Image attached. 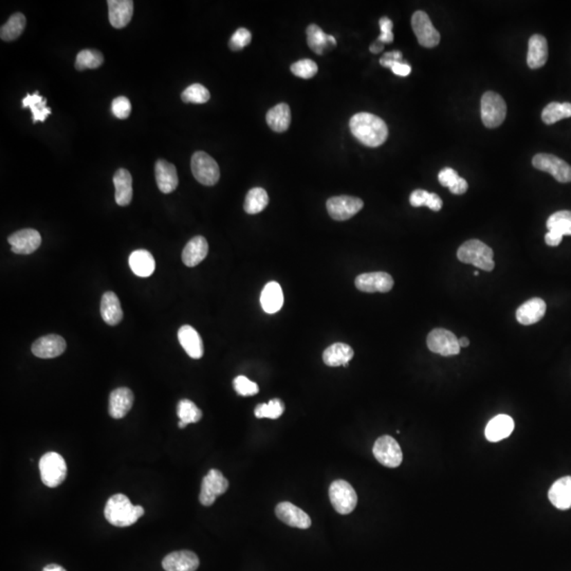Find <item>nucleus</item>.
<instances>
[{
	"mask_svg": "<svg viewBox=\"0 0 571 571\" xmlns=\"http://www.w3.org/2000/svg\"><path fill=\"white\" fill-rule=\"evenodd\" d=\"M275 514L278 520L294 528L308 529L311 526V518L302 509L289 502H282L276 506Z\"/></svg>",
	"mask_w": 571,
	"mask_h": 571,
	"instance_id": "nucleus-17",
	"label": "nucleus"
},
{
	"mask_svg": "<svg viewBox=\"0 0 571 571\" xmlns=\"http://www.w3.org/2000/svg\"><path fill=\"white\" fill-rule=\"evenodd\" d=\"M384 46L383 43H381L379 39H377L372 46H370V50L372 52V53H379V52L382 51L383 50Z\"/></svg>",
	"mask_w": 571,
	"mask_h": 571,
	"instance_id": "nucleus-56",
	"label": "nucleus"
},
{
	"mask_svg": "<svg viewBox=\"0 0 571 571\" xmlns=\"http://www.w3.org/2000/svg\"><path fill=\"white\" fill-rule=\"evenodd\" d=\"M178 340L182 348L185 350L186 354L190 358L195 359V360L202 358L204 352L203 342L195 328L190 325L180 327L178 332Z\"/></svg>",
	"mask_w": 571,
	"mask_h": 571,
	"instance_id": "nucleus-23",
	"label": "nucleus"
},
{
	"mask_svg": "<svg viewBox=\"0 0 571 571\" xmlns=\"http://www.w3.org/2000/svg\"><path fill=\"white\" fill-rule=\"evenodd\" d=\"M428 192L424 190H416L410 194V202L414 208H420V206H428V198H430Z\"/></svg>",
	"mask_w": 571,
	"mask_h": 571,
	"instance_id": "nucleus-50",
	"label": "nucleus"
},
{
	"mask_svg": "<svg viewBox=\"0 0 571 571\" xmlns=\"http://www.w3.org/2000/svg\"><path fill=\"white\" fill-rule=\"evenodd\" d=\"M186 426H188V424H185V422H181V420H180V422H178V426H179V428H185Z\"/></svg>",
	"mask_w": 571,
	"mask_h": 571,
	"instance_id": "nucleus-59",
	"label": "nucleus"
},
{
	"mask_svg": "<svg viewBox=\"0 0 571 571\" xmlns=\"http://www.w3.org/2000/svg\"><path fill=\"white\" fill-rule=\"evenodd\" d=\"M260 305L264 311L269 314H276L282 309L284 294L278 282H270L264 286L260 294Z\"/></svg>",
	"mask_w": 571,
	"mask_h": 571,
	"instance_id": "nucleus-29",
	"label": "nucleus"
},
{
	"mask_svg": "<svg viewBox=\"0 0 571 571\" xmlns=\"http://www.w3.org/2000/svg\"><path fill=\"white\" fill-rule=\"evenodd\" d=\"M402 53L400 51H390L384 54L380 60L381 66L386 68H392L397 62H401Z\"/></svg>",
	"mask_w": 571,
	"mask_h": 571,
	"instance_id": "nucleus-51",
	"label": "nucleus"
},
{
	"mask_svg": "<svg viewBox=\"0 0 571 571\" xmlns=\"http://www.w3.org/2000/svg\"><path fill=\"white\" fill-rule=\"evenodd\" d=\"M112 114L118 119L125 120L129 117L132 112V103L126 97H118L112 101Z\"/></svg>",
	"mask_w": 571,
	"mask_h": 571,
	"instance_id": "nucleus-47",
	"label": "nucleus"
},
{
	"mask_svg": "<svg viewBox=\"0 0 571 571\" xmlns=\"http://www.w3.org/2000/svg\"><path fill=\"white\" fill-rule=\"evenodd\" d=\"M428 206V208H430L432 211H440V210H442V198H440L439 196L437 195V194L430 193V198H428V206Z\"/></svg>",
	"mask_w": 571,
	"mask_h": 571,
	"instance_id": "nucleus-55",
	"label": "nucleus"
},
{
	"mask_svg": "<svg viewBox=\"0 0 571 571\" xmlns=\"http://www.w3.org/2000/svg\"><path fill=\"white\" fill-rule=\"evenodd\" d=\"M101 316L109 326H116L123 318V310L119 298L114 292H105L102 296Z\"/></svg>",
	"mask_w": 571,
	"mask_h": 571,
	"instance_id": "nucleus-28",
	"label": "nucleus"
},
{
	"mask_svg": "<svg viewBox=\"0 0 571 571\" xmlns=\"http://www.w3.org/2000/svg\"><path fill=\"white\" fill-rule=\"evenodd\" d=\"M269 203V196L262 188H254L246 194L244 208L246 213L255 215L264 211Z\"/></svg>",
	"mask_w": 571,
	"mask_h": 571,
	"instance_id": "nucleus-36",
	"label": "nucleus"
},
{
	"mask_svg": "<svg viewBox=\"0 0 571 571\" xmlns=\"http://www.w3.org/2000/svg\"><path fill=\"white\" fill-rule=\"evenodd\" d=\"M564 236L562 234L558 233L556 231H548V233L545 236V242L548 246H556L562 242Z\"/></svg>",
	"mask_w": 571,
	"mask_h": 571,
	"instance_id": "nucleus-54",
	"label": "nucleus"
},
{
	"mask_svg": "<svg viewBox=\"0 0 571 571\" xmlns=\"http://www.w3.org/2000/svg\"><path fill=\"white\" fill-rule=\"evenodd\" d=\"M567 118H571V103L552 102L548 104L542 112V120L547 125L556 123Z\"/></svg>",
	"mask_w": 571,
	"mask_h": 571,
	"instance_id": "nucleus-38",
	"label": "nucleus"
},
{
	"mask_svg": "<svg viewBox=\"0 0 571 571\" xmlns=\"http://www.w3.org/2000/svg\"><path fill=\"white\" fill-rule=\"evenodd\" d=\"M208 244L203 236L192 238L182 251V262L185 266L193 268L199 264L208 256Z\"/></svg>",
	"mask_w": 571,
	"mask_h": 571,
	"instance_id": "nucleus-26",
	"label": "nucleus"
},
{
	"mask_svg": "<svg viewBox=\"0 0 571 571\" xmlns=\"http://www.w3.org/2000/svg\"><path fill=\"white\" fill-rule=\"evenodd\" d=\"M480 112L484 126L488 128L498 127L506 119L507 105L500 94L488 91L482 96Z\"/></svg>",
	"mask_w": 571,
	"mask_h": 571,
	"instance_id": "nucleus-5",
	"label": "nucleus"
},
{
	"mask_svg": "<svg viewBox=\"0 0 571 571\" xmlns=\"http://www.w3.org/2000/svg\"><path fill=\"white\" fill-rule=\"evenodd\" d=\"M8 242L11 244L13 253L28 255L41 246L42 236L34 228H24L10 235Z\"/></svg>",
	"mask_w": 571,
	"mask_h": 571,
	"instance_id": "nucleus-14",
	"label": "nucleus"
},
{
	"mask_svg": "<svg viewBox=\"0 0 571 571\" xmlns=\"http://www.w3.org/2000/svg\"><path fill=\"white\" fill-rule=\"evenodd\" d=\"M211 94L201 84H193L188 86L181 94L184 103L204 104L210 101Z\"/></svg>",
	"mask_w": 571,
	"mask_h": 571,
	"instance_id": "nucleus-43",
	"label": "nucleus"
},
{
	"mask_svg": "<svg viewBox=\"0 0 571 571\" xmlns=\"http://www.w3.org/2000/svg\"><path fill=\"white\" fill-rule=\"evenodd\" d=\"M426 343H428V347L430 352L440 354V356H456L460 352V343H458L457 336L453 332L444 329V328L432 330L428 334Z\"/></svg>",
	"mask_w": 571,
	"mask_h": 571,
	"instance_id": "nucleus-11",
	"label": "nucleus"
},
{
	"mask_svg": "<svg viewBox=\"0 0 571 571\" xmlns=\"http://www.w3.org/2000/svg\"><path fill=\"white\" fill-rule=\"evenodd\" d=\"M199 564L197 554L190 550L175 551L162 561V567L165 571H196Z\"/></svg>",
	"mask_w": 571,
	"mask_h": 571,
	"instance_id": "nucleus-18",
	"label": "nucleus"
},
{
	"mask_svg": "<svg viewBox=\"0 0 571 571\" xmlns=\"http://www.w3.org/2000/svg\"><path fill=\"white\" fill-rule=\"evenodd\" d=\"M177 415L181 422L188 424H196L202 418L201 410L188 399L180 400L177 406Z\"/></svg>",
	"mask_w": 571,
	"mask_h": 571,
	"instance_id": "nucleus-41",
	"label": "nucleus"
},
{
	"mask_svg": "<svg viewBox=\"0 0 571 571\" xmlns=\"http://www.w3.org/2000/svg\"><path fill=\"white\" fill-rule=\"evenodd\" d=\"M458 343H460V348L468 347V346L470 345V340H469L468 338H466V336H464V338H460V340H458Z\"/></svg>",
	"mask_w": 571,
	"mask_h": 571,
	"instance_id": "nucleus-58",
	"label": "nucleus"
},
{
	"mask_svg": "<svg viewBox=\"0 0 571 571\" xmlns=\"http://www.w3.org/2000/svg\"><path fill=\"white\" fill-rule=\"evenodd\" d=\"M549 500L556 508L567 510L571 508V476L556 480L548 492Z\"/></svg>",
	"mask_w": 571,
	"mask_h": 571,
	"instance_id": "nucleus-27",
	"label": "nucleus"
},
{
	"mask_svg": "<svg viewBox=\"0 0 571 571\" xmlns=\"http://www.w3.org/2000/svg\"><path fill=\"white\" fill-rule=\"evenodd\" d=\"M134 394L127 388H119L112 390L109 396L108 412L114 419H122L132 410Z\"/></svg>",
	"mask_w": 571,
	"mask_h": 571,
	"instance_id": "nucleus-21",
	"label": "nucleus"
},
{
	"mask_svg": "<svg viewBox=\"0 0 571 571\" xmlns=\"http://www.w3.org/2000/svg\"><path fill=\"white\" fill-rule=\"evenodd\" d=\"M474 274H475V275L478 276V274H480V272H478V271H475V273H474Z\"/></svg>",
	"mask_w": 571,
	"mask_h": 571,
	"instance_id": "nucleus-60",
	"label": "nucleus"
},
{
	"mask_svg": "<svg viewBox=\"0 0 571 571\" xmlns=\"http://www.w3.org/2000/svg\"><path fill=\"white\" fill-rule=\"evenodd\" d=\"M458 179H460V175L457 174L456 170L451 167L444 168L438 174V180H439L440 184L442 186H446V188H452Z\"/></svg>",
	"mask_w": 571,
	"mask_h": 571,
	"instance_id": "nucleus-49",
	"label": "nucleus"
},
{
	"mask_svg": "<svg viewBox=\"0 0 571 571\" xmlns=\"http://www.w3.org/2000/svg\"><path fill=\"white\" fill-rule=\"evenodd\" d=\"M376 460L388 468H397L404 460L401 448L390 436H382L376 440L372 448Z\"/></svg>",
	"mask_w": 571,
	"mask_h": 571,
	"instance_id": "nucleus-8",
	"label": "nucleus"
},
{
	"mask_svg": "<svg viewBox=\"0 0 571 571\" xmlns=\"http://www.w3.org/2000/svg\"><path fill=\"white\" fill-rule=\"evenodd\" d=\"M114 184L116 202L121 206H128L132 200V174L125 168H120L114 175Z\"/></svg>",
	"mask_w": 571,
	"mask_h": 571,
	"instance_id": "nucleus-31",
	"label": "nucleus"
},
{
	"mask_svg": "<svg viewBox=\"0 0 571 571\" xmlns=\"http://www.w3.org/2000/svg\"><path fill=\"white\" fill-rule=\"evenodd\" d=\"M354 350L345 343H334L323 354V361L326 365L332 368H347L350 360L354 358Z\"/></svg>",
	"mask_w": 571,
	"mask_h": 571,
	"instance_id": "nucleus-30",
	"label": "nucleus"
},
{
	"mask_svg": "<svg viewBox=\"0 0 571 571\" xmlns=\"http://www.w3.org/2000/svg\"><path fill=\"white\" fill-rule=\"evenodd\" d=\"M39 472L44 484L49 488H56L66 480L67 464L59 453H46L39 460Z\"/></svg>",
	"mask_w": 571,
	"mask_h": 571,
	"instance_id": "nucleus-4",
	"label": "nucleus"
},
{
	"mask_svg": "<svg viewBox=\"0 0 571 571\" xmlns=\"http://www.w3.org/2000/svg\"><path fill=\"white\" fill-rule=\"evenodd\" d=\"M155 176L158 188L162 193L170 194L177 188L179 183L177 170L175 165L166 160L160 159L156 162Z\"/></svg>",
	"mask_w": 571,
	"mask_h": 571,
	"instance_id": "nucleus-20",
	"label": "nucleus"
},
{
	"mask_svg": "<svg viewBox=\"0 0 571 571\" xmlns=\"http://www.w3.org/2000/svg\"><path fill=\"white\" fill-rule=\"evenodd\" d=\"M546 309V302L542 298H531L516 310V320L522 325H533L544 318Z\"/></svg>",
	"mask_w": 571,
	"mask_h": 571,
	"instance_id": "nucleus-22",
	"label": "nucleus"
},
{
	"mask_svg": "<svg viewBox=\"0 0 571 571\" xmlns=\"http://www.w3.org/2000/svg\"><path fill=\"white\" fill-rule=\"evenodd\" d=\"M514 430V422L508 415H498L491 419L487 424L486 438L490 442H502L512 434Z\"/></svg>",
	"mask_w": 571,
	"mask_h": 571,
	"instance_id": "nucleus-24",
	"label": "nucleus"
},
{
	"mask_svg": "<svg viewBox=\"0 0 571 571\" xmlns=\"http://www.w3.org/2000/svg\"><path fill=\"white\" fill-rule=\"evenodd\" d=\"M532 164L536 170L546 172L554 176L561 183L571 182V166L564 160L550 154H538L534 156Z\"/></svg>",
	"mask_w": 571,
	"mask_h": 571,
	"instance_id": "nucleus-9",
	"label": "nucleus"
},
{
	"mask_svg": "<svg viewBox=\"0 0 571 571\" xmlns=\"http://www.w3.org/2000/svg\"><path fill=\"white\" fill-rule=\"evenodd\" d=\"M457 257L464 264H473L484 271L494 269L492 249L480 240H468L462 244L457 252Z\"/></svg>",
	"mask_w": 571,
	"mask_h": 571,
	"instance_id": "nucleus-3",
	"label": "nucleus"
},
{
	"mask_svg": "<svg viewBox=\"0 0 571 571\" xmlns=\"http://www.w3.org/2000/svg\"><path fill=\"white\" fill-rule=\"evenodd\" d=\"M190 167L195 179L203 185H215L219 181V166L206 152H195L190 161Z\"/></svg>",
	"mask_w": 571,
	"mask_h": 571,
	"instance_id": "nucleus-7",
	"label": "nucleus"
},
{
	"mask_svg": "<svg viewBox=\"0 0 571 571\" xmlns=\"http://www.w3.org/2000/svg\"><path fill=\"white\" fill-rule=\"evenodd\" d=\"M412 27L418 43L422 47L434 48L440 43L439 32L433 26L426 12H415L412 17Z\"/></svg>",
	"mask_w": 571,
	"mask_h": 571,
	"instance_id": "nucleus-13",
	"label": "nucleus"
},
{
	"mask_svg": "<svg viewBox=\"0 0 571 571\" xmlns=\"http://www.w3.org/2000/svg\"><path fill=\"white\" fill-rule=\"evenodd\" d=\"M290 69L294 75L298 76L300 79L309 80L318 73V68L316 62L305 59L292 64Z\"/></svg>",
	"mask_w": 571,
	"mask_h": 571,
	"instance_id": "nucleus-44",
	"label": "nucleus"
},
{
	"mask_svg": "<svg viewBox=\"0 0 571 571\" xmlns=\"http://www.w3.org/2000/svg\"><path fill=\"white\" fill-rule=\"evenodd\" d=\"M108 17L116 29L126 27L134 14V1L130 0H108Z\"/></svg>",
	"mask_w": 571,
	"mask_h": 571,
	"instance_id": "nucleus-19",
	"label": "nucleus"
},
{
	"mask_svg": "<svg viewBox=\"0 0 571 571\" xmlns=\"http://www.w3.org/2000/svg\"><path fill=\"white\" fill-rule=\"evenodd\" d=\"M234 390L239 396H254L260 392L257 384L244 376H238L233 381Z\"/></svg>",
	"mask_w": 571,
	"mask_h": 571,
	"instance_id": "nucleus-45",
	"label": "nucleus"
},
{
	"mask_svg": "<svg viewBox=\"0 0 571 571\" xmlns=\"http://www.w3.org/2000/svg\"><path fill=\"white\" fill-rule=\"evenodd\" d=\"M27 19L21 13H15L9 18V21L1 27L0 37L5 42H12L17 39L23 34L26 28Z\"/></svg>",
	"mask_w": 571,
	"mask_h": 571,
	"instance_id": "nucleus-37",
	"label": "nucleus"
},
{
	"mask_svg": "<svg viewBox=\"0 0 571 571\" xmlns=\"http://www.w3.org/2000/svg\"><path fill=\"white\" fill-rule=\"evenodd\" d=\"M380 26L381 35L379 36V41L383 44H390L394 41V34H392V27L394 24L388 17H382L379 21Z\"/></svg>",
	"mask_w": 571,
	"mask_h": 571,
	"instance_id": "nucleus-48",
	"label": "nucleus"
},
{
	"mask_svg": "<svg viewBox=\"0 0 571 571\" xmlns=\"http://www.w3.org/2000/svg\"><path fill=\"white\" fill-rule=\"evenodd\" d=\"M307 42L312 51L320 55L324 53V50L327 48V46L336 45V38L324 33L323 30L316 25H310L307 28Z\"/></svg>",
	"mask_w": 571,
	"mask_h": 571,
	"instance_id": "nucleus-35",
	"label": "nucleus"
},
{
	"mask_svg": "<svg viewBox=\"0 0 571 571\" xmlns=\"http://www.w3.org/2000/svg\"><path fill=\"white\" fill-rule=\"evenodd\" d=\"M468 188V182L464 178L460 177V179L455 182L454 185L450 188V190L451 193L455 194V195H462V194L466 193Z\"/></svg>",
	"mask_w": 571,
	"mask_h": 571,
	"instance_id": "nucleus-53",
	"label": "nucleus"
},
{
	"mask_svg": "<svg viewBox=\"0 0 571 571\" xmlns=\"http://www.w3.org/2000/svg\"><path fill=\"white\" fill-rule=\"evenodd\" d=\"M129 266L136 275L148 278L155 272V258L146 250H136L130 254Z\"/></svg>",
	"mask_w": 571,
	"mask_h": 571,
	"instance_id": "nucleus-32",
	"label": "nucleus"
},
{
	"mask_svg": "<svg viewBox=\"0 0 571 571\" xmlns=\"http://www.w3.org/2000/svg\"><path fill=\"white\" fill-rule=\"evenodd\" d=\"M252 41V34L249 30L246 28H239L235 33L232 35L231 39L228 46L233 51H239L244 49V47L249 45Z\"/></svg>",
	"mask_w": 571,
	"mask_h": 571,
	"instance_id": "nucleus-46",
	"label": "nucleus"
},
{
	"mask_svg": "<svg viewBox=\"0 0 571 571\" xmlns=\"http://www.w3.org/2000/svg\"><path fill=\"white\" fill-rule=\"evenodd\" d=\"M356 287L360 291L374 293V292L390 291L394 286L392 276L386 272H370L359 275L354 280Z\"/></svg>",
	"mask_w": 571,
	"mask_h": 571,
	"instance_id": "nucleus-15",
	"label": "nucleus"
},
{
	"mask_svg": "<svg viewBox=\"0 0 571 571\" xmlns=\"http://www.w3.org/2000/svg\"><path fill=\"white\" fill-rule=\"evenodd\" d=\"M549 231H556L563 236H571V212L559 211L552 214L547 220Z\"/></svg>",
	"mask_w": 571,
	"mask_h": 571,
	"instance_id": "nucleus-40",
	"label": "nucleus"
},
{
	"mask_svg": "<svg viewBox=\"0 0 571 571\" xmlns=\"http://www.w3.org/2000/svg\"><path fill=\"white\" fill-rule=\"evenodd\" d=\"M228 482L220 471L212 469L202 480L199 500L203 506L210 507L215 502L216 498L224 494L228 490Z\"/></svg>",
	"mask_w": 571,
	"mask_h": 571,
	"instance_id": "nucleus-10",
	"label": "nucleus"
},
{
	"mask_svg": "<svg viewBox=\"0 0 571 571\" xmlns=\"http://www.w3.org/2000/svg\"><path fill=\"white\" fill-rule=\"evenodd\" d=\"M329 498L332 507L342 516H347L356 509L358 496L352 484L346 480L332 482L329 488Z\"/></svg>",
	"mask_w": 571,
	"mask_h": 571,
	"instance_id": "nucleus-6",
	"label": "nucleus"
},
{
	"mask_svg": "<svg viewBox=\"0 0 571 571\" xmlns=\"http://www.w3.org/2000/svg\"><path fill=\"white\" fill-rule=\"evenodd\" d=\"M266 123L273 132H284L291 123V111L287 104L280 103L274 106L266 114Z\"/></svg>",
	"mask_w": 571,
	"mask_h": 571,
	"instance_id": "nucleus-33",
	"label": "nucleus"
},
{
	"mask_svg": "<svg viewBox=\"0 0 571 571\" xmlns=\"http://www.w3.org/2000/svg\"><path fill=\"white\" fill-rule=\"evenodd\" d=\"M390 69L398 76H408L412 72V67L408 64L402 63V62H397Z\"/></svg>",
	"mask_w": 571,
	"mask_h": 571,
	"instance_id": "nucleus-52",
	"label": "nucleus"
},
{
	"mask_svg": "<svg viewBox=\"0 0 571 571\" xmlns=\"http://www.w3.org/2000/svg\"><path fill=\"white\" fill-rule=\"evenodd\" d=\"M284 404L280 399H272L268 404H258L254 410L256 418L278 419L284 414Z\"/></svg>",
	"mask_w": 571,
	"mask_h": 571,
	"instance_id": "nucleus-42",
	"label": "nucleus"
},
{
	"mask_svg": "<svg viewBox=\"0 0 571 571\" xmlns=\"http://www.w3.org/2000/svg\"><path fill=\"white\" fill-rule=\"evenodd\" d=\"M547 60H548L547 39L540 34H534L529 39L527 64L531 69H538L546 64Z\"/></svg>",
	"mask_w": 571,
	"mask_h": 571,
	"instance_id": "nucleus-25",
	"label": "nucleus"
},
{
	"mask_svg": "<svg viewBox=\"0 0 571 571\" xmlns=\"http://www.w3.org/2000/svg\"><path fill=\"white\" fill-rule=\"evenodd\" d=\"M43 571H67L63 567L60 566V565L56 564H50L47 565V566L44 568Z\"/></svg>",
	"mask_w": 571,
	"mask_h": 571,
	"instance_id": "nucleus-57",
	"label": "nucleus"
},
{
	"mask_svg": "<svg viewBox=\"0 0 571 571\" xmlns=\"http://www.w3.org/2000/svg\"><path fill=\"white\" fill-rule=\"evenodd\" d=\"M350 130L359 142L368 147H378L386 141L388 128L376 114L360 112L350 119Z\"/></svg>",
	"mask_w": 571,
	"mask_h": 571,
	"instance_id": "nucleus-1",
	"label": "nucleus"
},
{
	"mask_svg": "<svg viewBox=\"0 0 571 571\" xmlns=\"http://www.w3.org/2000/svg\"><path fill=\"white\" fill-rule=\"evenodd\" d=\"M144 514L143 507L134 506L124 494H116L108 500L104 516L109 524L116 527H128L135 524Z\"/></svg>",
	"mask_w": 571,
	"mask_h": 571,
	"instance_id": "nucleus-2",
	"label": "nucleus"
},
{
	"mask_svg": "<svg viewBox=\"0 0 571 571\" xmlns=\"http://www.w3.org/2000/svg\"><path fill=\"white\" fill-rule=\"evenodd\" d=\"M23 108H29L32 111V121L45 122V120L51 114V108L47 106V100L42 97L39 92L35 91L33 94H27L23 100Z\"/></svg>",
	"mask_w": 571,
	"mask_h": 571,
	"instance_id": "nucleus-34",
	"label": "nucleus"
},
{
	"mask_svg": "<svg viewBox=\"0 0 571 571\" xmlns=\"http://www.w3.org/2000/svg\"><path fill=\"white\" fill-rule=\"evenodd\" d=\"M363 201L352 196H336L327 200V211L332 219L338 221L350 219L363 208Z\"/></svg>",
	"mask_w": 571,
	"mask_h": 571,
	"instance_id": "nucleus-12",
	"label": "nucleus"
},
{
	"mask_svg": "<svg viewBox=\"0 0 571 571\" xmlns=\"http://www.w3.org/2000/svg\"><path fill=\"white\" fill-rule=\"evenodd\" d=\"M66 346V341L59 334H48L37 338L32 344L31 350L37 358L52 359L63 354Z\"/></svg>",
	"mask_w": 571,
	"mask_h": 571,
	"instance_id": "nucleus-16",
	"label": "nucleus"
},
{
	"mask_svg": "<svg viewBox=\"0 0 571 571\" xmlns=\"http://www.w3.org/2000/svg\"><path fill=\"white\" fill-rule=\"evenodd\" d=\"M104 63V56L99 50L85 49L79 52L75 60V69L83 71L86 69H97Z\"/></svg>",
	"mask_w": 571,
	"mask_h": 571,
	"instance_id": "nucleus-39",
	"label": "nucleus"
}]
</instances>
